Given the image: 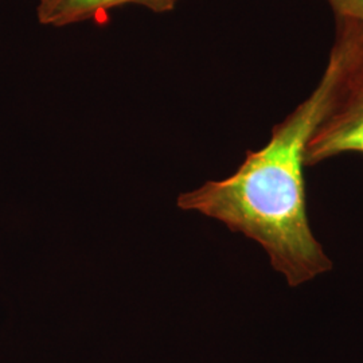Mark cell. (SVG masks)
<instances>
[{"label":"cell","instance_id":"6da1fadb","mask_svg":"<svg viewBox=\"0 0 363 363\" xmlns=\"http://www.w3.org/2000/svg\"><path fill=\"white\" fill-rule=\"evenodd\" d=\"M362 58L363 23L337 19L322 78L311 94L273 127L267 145L247 151L242 164L226 179L208 182L178 198L183 210L220 220L259 244L288 286H303L333 269L308 220L304 156L313 130Z\"/></svg>","mask_w":363,"mask_h":363},{"label":"cell","instance_id":"7a4b0ae2","mask_svg":"<svg viewBox=\"0 0 363 363\" xmlns=\"http://www.w3.org/2000/svg\"><path fill=\"white\" fill-rule=\"evenodd\" d=\"M363 155V58L351 70L306 148V167L342 154Z\"/></svg>","mask_w":363,"mask_h":363},{"label":"cell","instance_id":"3957f363","mask_svg":"<svg viewBox=\"0 0 363 363\" xmlns=\"http://www.w3.org/2000/svg\"><path fill=\"white\" fill-rule=\"evenodd\" d=\"M179 0H39L38 21L46 26H67L89 19H103L111 9L140 4L155 13L174 10Z\"/></svg>","mask_w":363,"mask_h":363},{"label":"cell","instance_id":"277c9868","mask_svg":"<svg viewBox=\"0 0 363 363\" xmlns=\"http://www.w3.org/2000/svg\"><path fill=\"white\" fill-rule=\"evenodd\" d=\"M337 19H350L363 23V0H325Z\"/></svg>","mask_w":363,"mask_h":363}]
</instances>
